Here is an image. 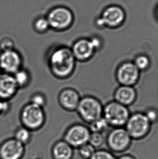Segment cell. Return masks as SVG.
Masks as SVG:
<instances>
[{
	"mask_svg": "<svg viewBox=\"0 0 158 159\" xmlns=\"http://www.w3.org/2000/svg\"><path fill=\"white\" fill-rule=\"evenodd\" d=\"M33 27L34 30L40 34L46 33L49 29H50L46 15L39 16L35 18L33 23Z\"/></svg>",
	"mask_w": 158,
	"mask_h": 159,
	"instance_id": "obj_20",
	"label": "cell"
},
{
	"mask_svg": "<svg viewBox=\"0 0 158 159\" xmlns=\"http://www.w3.org/2000/svg\"><path fill=\"white\" fill-rule=\"evenodd\" d=\"M46 16L50 28L59 32L68 30L75 21V15L72 9L64 4H57L51 7Z\"/></svg>",
	"mask_w": 158,
	"mask_h": 159,
	"instance_id": "obj_3",
	"label": "cell"
},
{
	"mask_svg": "<svg viewBox=\"0 0 158 159\" xmlns=\"http://www.w3.org/2000/svg\"><path fill=\"white\" fill-rule=\"evenodd\" d=\"M132 138L124 127L113 128L107 137L108 146L114 152L126 151L130 147Z\"/></svg>",
	"mask_w": 158,
	"mask_h": 159,
	"instance_id": "obj_9",
	"label": "cell"
},
{
	"mask_svg": "<svg viewBox=\"0 0 158 159\" xmlns=\"http://www.w3.org/2000/svg\"><path fill=\"white\" fill-rule=\"evenodd\" d=\"M95 152V148L89 143L81 146L80 150V153L81 156L86 159H90Z\"/></svg>",
	"mask_w": 158,
	"mask_h": 159,
	"instance_id": "obj_27",
	"label": "cell"
},
{
	"mask_svg": "<svg viewBox=\"0 0 158 159\" xmlns=\"http://www.w3.org/2000/svg\"><path fill=\"white\" fill-rule=\"evenodd\" d=\"M53 153L56 159H69L72 154V151L68 143L60 142L54 147Z\"/></svg>",
	"mask_w": 158,
	"mask_h": 159,
	"instance_id": "obj_17",
	"label": "cell"
},
{
	"mask_svg": "<svg viewBox=\"0 0 158 159\" xmlns=\"http://www.w3.org/2000/svg\"><path fill=\"white\" fill-rule=\"evenodd\" d=\"M80 99L81 97L77 91L70 88L63 89L58 96V102L60 106L68 111H75Z\"/></svg>",
	"mask_w": 158,
	"mask_h": 159,
	"instance_id": "obj_13",
	"label": "cell"
},
{
	"mask_svg": "<svg viewBox=\"0 0 158 159\" xmlns=\"http://www.w3.org/2000/svg\"><path fill=\"white\" fill-rule=\"evenodd\" d=\"M90 159H116V157L107 151H95Z\"/></svg>",
	"mask_w": 158,
	"mask_h": 159,
	"instance_id": "obj_28",
	"label": "cell"
},
{
	"mask_svg": "<svg viewBox=\"0 0 158 159\" xmlns=\"http://www.w3.org/2000/svg\"><path fill=\"white\" fill-rule=\"evenodd\" d=\"M135 66L140 72L147 71L151 66L152 61L149 56L143 53L138 54L132 61Z\"/></svg>",
	"mask_w": 158,
	"mask_h": 159,
	"instance_id": "obj_19",
	"label": "cell"
},
{
	"mask_svg": "<svg viewBox=\"0 0 158 159\" xmlns=\"http://www.w3.org/2000/svg\"><path fill=\"white\" fill-rule=\"evenodd\" d=\"M76 62L71 48L59 46L51 50L47 64L53 75L61 80L69 77L75 70Z\"/></svg>",
	"mask_w": 158,
	"mask_h": 159,
	"instance_id": "obj_1",
	"label": "cell"
},
{
	"mask_svg": "<svg viewBox=\"0 0 158 159\" xmlns=\"http://www.w3.org/2000/svg\"><path fill=\"white\" fill-rule=\"evenodd\" d=\"M90 125L89 129L91 133L103 134V131H106L109 127V125L103 117L90 123Z\"/></svg>",
	"mask_w": 158,
	"mask_h": 159,
	"instance_id": "obj_21",
	"label": "cell"
},
{
	"mask_svg": "<svg viewBox=\"0 0 158 159\" xmlns=\"http://www.w3.org/2000/svg\"><path fill=\"white\" fill-rule=\"evenodd\" d=\"M114 101L129 107L134 103L138 97L134 86L119 85L114 92Z\"/></svg>",
	"mask_w": 158,
	"mask_h": 159,
	"instance_id": "obj_15",
	"label": "cell"
},
{
	"mask_svg": "<svg viewBox=\"0 0 158 159\" xmlns=\"http://www.w3.org/2000/svg\"><path fill=\"white\" fill-rule=\"evenodd\" d=\"M23 59L15 49L0 53V69L4 73L13 75L22 69Z\"/></svg>",
	"mask_w": 158,
	"mask_h": 159,
	"instance_id": "obj_10",
	"label": "cell"
},
{
	"mask_svg": "<svg viewBox=\"0 0 158 159\" xmlns=\"http://www.w3.org/2000/svg\"><path fill=\"white\" fill-rule=\"evenodd\" d=\"M24 151L22 143L16 140L7 141L0 150V154L3 159H19Z\"/></svg>",
	"mask_w": 158,
	"mask_h": 159,
	"instance_id": "obj_16",
	"label": "cell"
},
{
	"mask_svg": "<svg viewBox=\"0 0 158 159\" xmlns=\"http://www.w3.org/2000/svg\"><path fill=\"white\" fill-rule=\"evenodd\" d=\"M154 15H155L156 19L158 21V4L156 6V7L155 10H154Z\"/></svg>",
	"mask_w": 158,
	"mask_h": 159,
	"instance_id": "obj_32",
	"label": "cell"
},
{
	"mask_svg": "<svg viewBox=\"0 0 158 159\" xmlns=\"http://www.w3.org/2000/svg\"><path fill=\"white\" fill-rule=\"evenodd\" d=\"M92 44L94 46L96 52L100 51L103 46V41L100 37L94 36L90 38Z\"/></svg>",
	"mask_w": 158,
	"mask_h": 159,
	"instance_id": "obj_29",
	"label": "cell"
},
{
	"mask_svg": "<svg viewBox=\"0 0 158 159\" xmlns=\"http://www.w3.org/2000/svg\"><path fill=\"white\" fill-rule=\"evenodd\" d=\"M103 106L99 99L92 96L81 98L77 109L80 118L87 123H91L103 117Z\"/></svg>",
	"mask_w": 158,
	"mask_h": 159,
	"instance_id": "obj_5",
	"label": "cell"
},
{
	"mask_svg": "<svg viewBox=\"0 0 158 159\" xmlns=\"http://www.w3.org/2000/svg\"><path fill=\"white\" fill-rule=\"evenodd\" d=\"M104 142V138L103 134L99 133H91L89 139V144L94 148H99L103 145Z\"/></svg>",
	"mask_w": 158,
	"mask_h": 159,
	"instance_id": "obj_22",
	"label": "cell"
},
{
	"mask_svg": "<svg viewBox=\"0 0 158 159\" xmlns=\"http://www.w3.org/2000/svg\"><path fill=\"white\" fill-rule=\"evenodd\" d=\"M71 48L75 60L80 62L89 61L97 52L90 38H86L77 39Z\"/></svg>",
	"mask_w": 158,
	"mask_h": 159,
	"instance_id": "obj_11",
	"label": "cell"
},
{
	"mask_svg": "<svg viewBox=\"0 0 158 159\" xmlns=\"http://www.w3.org/2000/svg\"><path fill=\"white\" fill-rule=\"evenodd\" d=\"M130 114L128 107L114 100L103 106V117L113 128L125 127Z\"/></svg>",
	"mask_w": 158,
	"mask_h": 159,
	"instance_id": "obj_4",
	"label": "cell"
},
{
	"mask_svg": "<svg viewBox=\"0 0 158 159\" xmlns=\"http://www.w3.org/2000/svg\"><path fill=\"white\" fill-rule=\"evenodd\" d=\"M152 125L143 112L130 114L125 128L132 139L140 140L150 133Z\"/></svg>",
	"mask_w": 158,
	"mask_h": 159,
	"instance_id": "obj_6",
	"label": "cell"
},
{
	"mask_svg": "<svg viewBox=\"0 0 158 159\" xmlns=\"http://www.w3.org/2000/svg\"><path fill=\"white\" fill-rule=\"evenodd\" d=\"M15 136L16 140L18 141L21 142V143H25L28 141L30 138V131L29 129L25 127H22L17 130L15 134Z\"/></svg>",
	"mask_w": 158,
	"mask_h": 159,
	"instance_id": "obj_24",
	"label": "cell"
},
{
	"mask_svg": "<svg viewBox=\"0 0 158 159\" xmlns=\"http://www.w3.org/2000/svg\"><path fill=\"white\" fill-rule=\"evenodd\" d=\"M1 69H0V74H1Z\"/></svg>",
	"mask_w": 158,
	"mask_h": 159,
	"instance_id": "obj_33",
	"label": "cell"
},
{
	"mask_svg": "<svg viewBox=\"0 0 158 159\" xmlns=\"http://www.w3.org/2000/svg\"><path fill=\"white\" fill-rule=\"evenodd\" d=\"M15 49V43L13 39L5 37L0 40V50L1 52L11 51Z\"/></svg>",
	"mask_w": 158,
	"mask_h": 159,
	"instance_id": "obj_25",
	"label": "cell"
},
{
	"mask_svg": "<svg viewBox=\"0 0 158 159\" xmlns=\"http://www.w3.org/2000/svg\"><path fill=\"white\" fill-rule=\"evenodd\" d=\"M13 76L19 89L25 88L30 84L31 75L27 70L22 68Z\"/></svg>",
	"mask_w": 158,
	"mask_h": 159,
	"instance_id": "obj_18",
	"label": "cell"
},
{
	"mask_svg": "<svg viewBox=\"0 0 158 159\" xmlns=\"http://www.w3.org/2000/svg\"><path fill=\"white\" fill-rule=\"evenodd\" d=\"M141 73L132 61L126 60L118 65L115 76L120 85L135 86L139 82Z\"/></svg>",
	"mask_w": 158,
	"mask_h": 159,
	"instance_id": "obj_8",
	"label": "cell"
},
{
	"mask_svg": "<svg viewBox=\"0 0 158 159\" xmlns=\"http://www.w3.org/2000/svg\"><path fill=\"white\" fill-rule=\"evenodd\" d=\"M30 103L39 107L43 108L47 104V98L42 93H35L30 98Z\"/></svg>",
	"mask_w": 158,
	"mask_h": 159,
	"instance_id": "obj_23",
	"label": "cell"
},
{
	"mask_svg": "<svg viewBox=\"0 0 158 159\" xmlns=\"http://www.w3.org/2000/svg\"><path fill=\"white\" fill-rule=\"evenodd\" d=\"M10 108V104L9 101H5L0 99V115L6 114Z\"/></svg>",
	"mask_w": 158,
	"mask_h": 159,
	"instance_id": "obj_30",
	"label": "cell"
},
{
	"mask_svg": "<svg viewBox=\"0 0 158 159\" xmlns=\"http://www.w3.org/2000/svg\"><path fill=\"white\" fill-rule=\"evenodd\" d=\"M19 89L13 75L0 74V99L9 101L15 96Z\"/></svg>",
	"mask_w": 158,
	"mask_h": 159,
	"instance_id": "obj_14",
	"label": "cell"
},
{
	"mask_svg": "<svg viewBox=\"0 0 158 159\" xmlns=\"http://www.w3.org/2000/svg\"><path fill=\"white\" fill-rule=\"evenodd\" d=\"M116 159H135L134 157L129 155H122L120 157Z\"/></svg>",
	"mask_w": 158,
	"mask_h": 159,
	"instance_id": "obj_31",
	"label": "cell"
},
{
	"mask_svg": "<svg viewBox=\"0 0 158 159\" xmlns=\"http://www.w3.org/2000/svg\"><path fill=\"white\" fill-rule=\"evenodd\" d=\"M127 19L125 9L118 4L108 5L95 18V24L100 30H116L123 26Z\"/></svg>",
	"mask_w": 158,
	"mask_h": 159,
	"instance_id": "obj_2",
	"label": "cell"
},
{
	"mask_svg": "<svg viewBox=\"0 0 158 159\" xmlns=\"http://www.w3.org/2000/svg\"><path fill=\"white\" fill-rule=\"evenodd\" d=\"M20 118L24 127L29 130H34L39 129L43 125L46 114L43 108L29 102L22 108Z\"/></svg>",
	"mask_w": 158,
	"mask_h": 159,
	"instance_id": "obj_7",
	"label": "cell"
},
{
	"mask_svg": "<svg viewBox=\"0 0 158 159\" xmlns=\"http://www.w3.org/2000/svg\"><path fill=\"white\" fill-rule=\"evenodd\" d=\"M91 132L90 129L82 125H75L67 131L65 139L67 143L74 146H82L87 144Z\"/></svg>",
	"mask_w": 158,
	"mask_h": 159,
	"instance_id": "obj_12",
	"label": "cell"
},
{
	"mask_svg": "<svg viewBox=\"0 0 158 159\" xmlns=\"http://www.w3.org/2000/svg\"><path fill=\"white\" fill-rule=\"evenodd\" d=\"M143 113L152 125L158 122V110L156 107H148Z\"/></svg>",
	"mask_w": 158,
	"mask_h": 159,
	"instance_id": "obj_26",
	"label": "cell"
}]
</instances>
